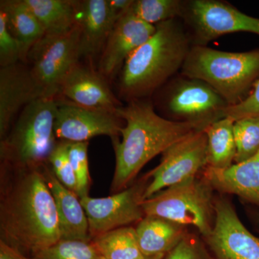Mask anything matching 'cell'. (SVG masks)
Segmentation results:
<instances>
[{
  "label": "cell",
  "mask_w": 259,
  "mask_h": 259,
  "mask_svg": "<svg viewBox=\"0 0 259 259\" xmlns=\"http://www.w3.org/2000/svg\"><path fill=\"white\" fill-rule=\"evenodd\" d=\"M213 188L204 178L197 177L171 186L142 202L145 215L191 226L207 238L214 221Z\"/></svg>",
  "instance_id": "6"
},
{
  "label": "cell",
  "mask_w": 259,
  "mask_h": 259,
  "mask_svg": "<svg viewBox=\"0 0 259 259\" xmlns=\"http://www.w3.org/2000/svg\"><path fill=\"white\" fill-rule=\"evenodd\" d=\"M76 23L79 25L81 58L93 59L101 54L114 25L107 0H74Z\"/></svg>",
  "instance_id": "18"
},
{
  "label": "cell",
  "mask_w": 259,
  "mask_h": 259,
  "mask_svg": "<svg viewBox=\"0 0 259 259\" xmlns=\"http://www.w3.org/2000/svg\"><path fill=\"white\" fill-rule=\"evenodd\" d=\"M57 107V97H40L24 107L1 140V161L18 167L49 163L57 144L54 133Z\"/></svg>",
  "instance_id": "5"
},
{
  "label": "cell",
  "mask_w": 259,
  "mask_h": 259,
  "mask_svg": "<svg viewBox=\"0 0 259 259\" xmlns=\"http://www.w3.org/2000/svg\"><path fill=\"white\" fill-rule=\"evenodd\" d=\"M223 117H230L233 120L244 117H259V79L253 85L252 93L243 101L225 109Z\"/></svg>",
  "instance_id": "31"
},
{
  "label": "cell",
  "mask_w": 259,
  "mask_h": 259,
  "mask_svg": "<svg viewBox=\"0 0 259 259\" xmlns=\"http://www.w3.org/2000/svg\"><path fill=\"white\" fill-rule=\"evenodd\" d=\"M207 164V136L204 130H198L162 153L159 164L146 175L148 183L144 200L171 186L195 177Z\"/></svg>",
  "instance_id": "10"
},
{
  "label": "cell",
  "mask_w": 259,
  "mask_h": 259,
  "mask_svg": "<svg viewBox=\"0 0 259 259\" xmlns=\"http://www.w3.org/2000/svg\"><path fill=\"white\" fill-rule=\"evenodd\" d=\"M21 62L18 40L8 28L5 14L0 10V67Z\"/></svg>",
  "instance_id": "30"
},
{
  "label": "cell",
  "mask_w": 259,
  "mask_h": 259,
  "mask_svg": "<svg viewBox=\"0 0 259 259\" xmlns=\"http://www.w3.org/2000/svg\"><path fill=\"white\" fill-rule=\"evenodd\" d=\"M185 1L134 0L131 11L150 25H156L174 19H182Z\"/></svg>",
  "instance_id": "25"
},
{
  "label": "cell",
  "mask_w": 259,
  "mask_h": 259,
  "mask_svg": "<svg viewBox=\"0 0 259 259\" xmlns=\"http://www.w3.org/2000/svg\"><path fill=\"white\" fill-rule=\"evenodd\" d=\"M57 100L54 122L56 139L79 143L100 136H109L111 140L120 136L124 120L118 112L79 106L59 97Z\"/></svg>",
  "instance_id": "12"
},
{
  "label": "cell",
  "mask_w": 259,
  "mask_h": 259,
  "mask_svg": "<svg viewBox=\"0 0 259 259\" xmlns=\"http://www.w3.org/2000/svg\"><path fill=\"white\" fill-rule=\"evenodd\" d=\"M40 22L45 34L59 35L76 23L74 0H25Z\"/></svg>",
  "instance_id": "23"
},
{
  "label": "cell",
  "mask_w": 259,
  "mask_h": 259,
  "mask_svg": "<svg viewBox=\"0 0 259 259\" xmlns=\"http://www.w3.org/2000/svg\"><path fill=\"white\" fill-rule=\"evenodd\" d=\"M124 120L120 137L112 139L115 169L111 192L117 193L130 187L145 165L172 145L198 131V126L177 122L156 113L151 102L132 100L118 109Z\"/></svg>",
  "instance_id": "2"
},
{
  "label": "cell",
  "mask_w": 259,
  "mask_h": 259,
  "mask_svg": "<svg viewBox=\"0 0 259 259\" xmlns=\"http://www.w3.org/2000/svg\"><path fill=\"white\" fill-rule=\"evenodd\" d=\"M42 168L55 202L61 240L92 241L88 217L79 197L61 183L49 163L42 165Z\"/></svg>",
  "instance_id": "17"
},
{
  "label": "cell",
  "mask_w": 259,
  "mask_h": 259,
  "mask_svg": "<svg viewBox=\"0 0 259 259\" xmlns=\"http://www.w3.org/2000/svg\"><path fill=\"white\" fill-rule=\"evenodd\" d=\"M182 19L188 28L192 46L207 47L209 41L233 32L259 35V18L245 14L226 2L185 1Z\"/></svg>",
  "instance_id": "8"
},
{
  "label": "cell",
  "mask_w": 259,
  "mask_h": 259,
  "mask_svg": "<svg viewBox=\"0 0 259 259\" xmlns=\"http://www.w3.org/2000/svg\"><path fill=\"white\" fill-rule=\"evenodd\" d=\"M233 134L236 147L234 163L246 161L258 152L259 117L235 120Z\"/></svg>",
  "instance_id": "26"
},
{
  "label": "cell",
  "mask_w": 259,
  "mask_h": 259,
  "mask_svg": "<svg viewBox=\"0 0 259 259\" xmlns=\"http://www.w3.org/2000/svg\"><path fill=\"white\" fill-rule=\"evenodd\" d=\"M0 10L5 13L8 28L18 40L21 62L26 64L30 49L45 32L25 0H2Z\"/></svg>",
  "instance_id": "21"
},
{
  "label": "cell",
  "mask_w": 259,
  "mask_h": 259,
  "mask_svg": "<svg viewBox=\"0 0 259 259\" xmlns=\"http://www.w3.org/2000/svg\"><path fill=\"white\" fill-rule=\"evenodd\" d=\"M167 89L162 104L171 120L189 122L204 130L223 118L229 106L226 100L201 80L182 76Z\"/></svg>",
  "instance_id": "9"
},
{
  "label": "cell",
  "mask_w": 259,
  "mask_h": 259,
  "mask_svg": "<svg viewBox=\"0 0 259 259\" xmlns=\"http://www.w3.org/2000/svg\"><path fill=\"white\" fill-rule=\"evenodd\" d=\"M68 141H59L51 152L49 163L58 180L76 194V180L68 155Z\"/></svg>",
  "instance_id": "29"
},
{
  "label": "cell",
  "mask_w": 259,
  "mask_h": 259,
  "mask_svg": "<svg viewBox=\"0 0 259 259\" xmlns=\"http://www.w3.org/2000/svg\"><path fill=\"white\" fill-rule=\"evenodd\" d=\"M149 39L130 55L121 69L119 96L127 101L144 100L180 71L192 47L179 19L156 25Z\"/></svg>",
  "instance_id": "3"
},
{
  "label": "cell",
  "mask_w": 259,
  "mask_h": 259,
  "mask_svg": "<svg viewBox=\"0 0 259 259\" xmlns=\"http://www.w3.org/2000/svg\"><path fill=\"white\" fill-rule=\"evenodd\" d=\"M234 122L230 117H223L204 129L207 139V166L225 169L234 163L236 154Z\"/></svg>",
  "instance_id": "22"
},
{
  "label": "cell",
  "mask_w": 259,
  "mask_h": 259,
  "mask_svg": "<svg viewBox=\"0 0 259 259\" xmlns=\"http://www.w3.org/2000/svg\"><path fill=\"white\" fill-rule=\"evenodd\" d=\"M42 167L1 163L0 241L32 254L61 240L55 202Z\"/></svg>",
  "instance_id": "1"
},
{
  "label": "cell",
  "mask_w": 259,
  "mask_h": 259,
  "mask_svg": "<svg viewBox=\"0 0 259 259\" xmlns=\"http://www.w3.org/2000/svg\"><path fill=\"white\" fill-rule=\"evenodd\" d=\"M185 226L156 216H145L136 228L140 249L145 256L167 254L185 237Z\"/></svg>",
  "instance_id": "20"
},
{
  "label": "cell",
  "mask_w": 259,
  "mask_h": 259,
  "mask_svg": "<svg viewBox=\"0 0 259 259\" xmlns=\"http://www.w3.org/2000/svg\"><path fill=\"white\" fill-rule=\"evenodd\" d=\"M0 259H34L25 256L20 250L0 241Z\"/></svg>",
  "instance_id": "34"
},
{
  "label": "cell",
  "mask_w": 259,
  "mask_h": 259,
  "mask_svg": "<svg viewBox=\"0 0 259 259\" xmlns=\"http://www.w3.org/2000/svg\"><path fill=\"white\" fill-rule=\"evenodd\" d=\"M89 142L68 144V155L76 180V195L79 198L89 196L90 179L88 163Z\"/></svg>",
  "instance_id": "28"
},
{
  "label": "cell",
  "mask_w": 259,
  "mask_h": 259,
  "mask_svg": "<svg viewBox=\"0 0 259 259\" xmlns=\"http://www.w3.org/2000/svg\"><path fill=\"white\" fill-rule=\"evenodd\" d=\"M88 108L117 112L122 106L107 80L90 65L76 63L59 85L58 96Z\"/></svg>",
  "instance_id": "15"
},
{
  "label": "cell",
  "mask_w": 259,
  "mask_h": 259,
  "mask_svg": "<svg viewBox=\"0 0 259 259\" xmlns=\"http://www.w3.org/2000/svg\"><path fill=\"white\" fill-rule=\"evenodd\" d=\"M40 98L28 65L0 67V139H3L25 106Z\"/></svg>",
  "instance_id": "16"
},
{
  "label": "cell",
  "mask_w": 259,
  "mask_h": 259,
  "mask_svg": "<svg viewBox=\"0 0 259 259\" xmlns=\"http://www.w3.org/2000/svg\"><path fill=\"white\" fill-rule=\"evenodd\" d=\"M163 259H204V255L200 247L185 236Z\"/></svg>",
  "instance_id": "32"
},
{
  "label": "cell",
  "mask_w": 259,
  "mask_h": 259,
  "mask_svg": "<svg viewBox=\"0 0 259 259\" xmlns=\"http://www.w3.org/2000/svg\"><path fill=\"white\" fill-rule=\"evenodd\" d=\"M204 178L213 189L259 206V151L249 159L225 169L207 166Z\"/></svg>",
  "instance_id": "19"
},
{
  "label": "cell",
  "mask_w": 259,
  "mask_h": 259,
  "mask_svg": "<svg viewBox=\"0 0 259 259\" xmlns=\"http://www.w3.org/2000/svg\"><path fill=\"white\" fill-rule=\"evenodd\" d=\"M34 259H102L93 242L61 240L33 254Z\"/></svg>",
  "instance_id": "27"
},
{
  "label": "cell",
  "mask_w": 259,
  "mask_h": 259,
  "mask_svg": "<svg viewBox=\"0 0 259 259\" xmlns=\"http://www.w3.org/2000/svg\"><path fill=\"white\" fill-rule=\"evenodd\" d=\"M92 242L104 259H144L136 228L122 227L94 238Z\"/></svg>",
  "instance_id": "24"
},
{
  "label": "cell",
  "mask_w": 259,
  "mask_h": 259,
  "mask_svg": "<svg viewBox=\"0 0 259 259\" xmlns=\"http://www.w3.org/2000/svg\"><path fill=\"white\" fill-rule=\"evenodd\" d=\"M206 240L218 259H259V238L243 226L226 199L214 201V226Z\"/></svg>",
  "instance_id": "13"
},
{
  "label": "cell",
  "mask_w": 259,
  "mask_h": 259,
  "mask_svg": "<svg viewBox=\"0 0 259 259\" xmlns=\"http://www.w3.org/2000/svg\"><path fill=\"white\" fill-rule=\"evenodd\" d=\"M134 0H107L109 13L114 23L123 18L127 13Z\"/></svg>",
  "instance_id": "33"
},
{
  "label": "cell",
  "mask_w": 259,
  "mask_h": 259,
  "mask_svg": "<svg viewBox=\"0 0 259 259\" xmlns=\"http://www.w3.org/2000/svg\"><path fill=\"white\" fill-rule=\"evenodd\" d=\"M180 71L207 83L233 106L244 100L259 79V50L226 52L192 46Z\"/></svg>",
  "instance_id": "4"
},
{
  "label": "cell",
  "mask_w": 259,
  "mask_h": 259,
  "mask_svg": "<svg viewBox=\"0 0 259 259\" xmlns=\"http://www.w3.org/2000/svg\"><path fill=\"white\" fill-rule=\"evenodd\" d=\"M80 28L59 35L45 34L29 52L26 64L40 97H57L66 73L79 62Z\"/></svg>",
  "instance_id": "7"
},
{
  "label": "cell",
  "mask_w": 259,
  "mask_h": 259,
  "mask_svg": "<svg viewBox=\"0 0 259 259\" xmlns=\"http://www.w3.org/2000/svg\"><path fill=\"white\" fill-rule=\"evenodd\" d=\"M156 30V25L146 23L130 9L107 37L99 61V72L107 80L112 79L130 55L147 41Z\"/></svg>",
  "instance_id": "14"
},
{
  "label": "cell",
  "mask_w": 259,
  "mask_h": 259,
  "mask_svg": "<svg viewBox=\"0 0 259 259\" xmlns=\"http://www.w3.org/2000/svg\"><path fill=\"white\" fill-rule=\"evenodd\" d=\"M166 254H160L157 255H153V256H146L144 259H163ZM102 259H104L102 258Z\"/></svg>",
  "instance_id": "35"
},
{
  "label": "cell",
  "mask_w": 259,
  "mask_h": 259,
  "mask_svg": "<svg viewBox=\"0 0 259 259\" xmlns=\"http://www.w3.org/2000/svg\"><path fill=\"white\" fill-rule=\"evenodd\" d=\"M147 177L134 185L107 197H81L92 240L112 230L139 223L145 217L142 207Z\"/></svg>",
  "instance_id": "11"
}]
</instances>
